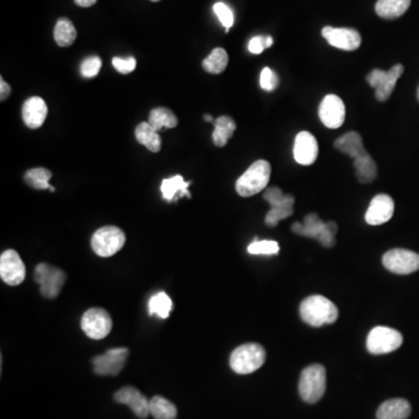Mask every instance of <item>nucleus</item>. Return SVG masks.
I'll return each mask as SVG.
<instances>
[{
	"mask_svg": "<svg viewBox=\"0 0 419 419\" xmlns=\"http://www.w3.org/2000/svg\"><path fill=\"white\" fill-rule=\"evenodd\" d=\"M299 314L303 321L314 327L325 324H333L337 321L339 312L334 303L324 296H309L301 303Z\"/></svg>",
	"mask_w": 419,
	"mask_h": 419,
	"instance_id": "nucleus-1",
	"label": "nucleus"
},
{
	"mask_svg": "<svg viewBox=\"0 0 419 419\" xmlns=\"http://www.w3.org/2000/svg\"><path fill=\"white\" fill-rule=\"evenodd\" d=\"M270 174V163L266 160H257L238 178L235 190L242 197H252L267 187Z\"/></svg>",
	"mask_w": 419,
	"mask_h": 419,
	"instance_id": "nucleus-2",
	"label": "nucleus"
},
{
	"mask_svg": "<svg viewBox=\"0 0 419 419\" xmlns=\"http://www.w3.org/2000/svg\"><path fill=\"white\" fill-rule=\"evenodd\" d=\"M266 358V349L260 343H244L233 351L229 366L237 374H252L264 366Z\"/></svg>",
	"mask_w": 419,
	"mask_h": 419,
	"instance_id": "nucleus-3",
	"label": "nucleus"
},
{
	"mask_svg": "<svg viewBox=\"0 0 419 419\" xmlns=\"http://www.w3.org/2000/svg\"><path fill=\"white\" fill-rule=\"evenodd\" d=\"M291 229L296 234L317 239L324 247H333L336 244L334 237L338 232L337 224L334 222H324L316 213H310L305 217L304 224L295 222Z\"/></svg>",
	"mask_w": 419,
	"mask_h": 419,
	"instance_id": "nucleus-4",
	"label": "nucleus"
},
{
	"mask_svg": "<svg viewBox=\"0 0 419 419\" xmlns=\"http://www.w3.org/2000/svg\"><path fill=\"white\" fill-rule=\"evenodd\" d=\"M299 395L306 403H317L326 390V371L318 363L309 366L299 378Z\"/></svg>",
	"mask_w": 419,
	"mask_h": 419,
	"instance_id": "nucleus-5",
	"label": "nucleus"
},
{
	"mask_svg": "<svg viewBox=\"0 0 419 419\" xmlns=\"http://www.w3.org/2000/svg\"><path fill=\"white\" fill-rule=\"evenodd\" d=\"M126 242V235L117 226H104L97 229L91 238V247L98 257L117 254Z\"/></svg>",
	"mask_w": 419,
	"mask_h": 419,
	"instance_id": "nucleus-6",
	"label": "nucleus"
},
{
	"mask_svg": "<svg viewBox=\"0 0 419 419\" xmlns=\"http://www.w3.org/2000/svg\"><path fill=\"white\" fill-rule=\"evenodd\" d=\"M34 279L40 284V294L46 299H54L60 295L67 275L60 268L40 264L35 268Z\"/></svg>",
	"mask_w": 419,
	"mask_h": 419,
	"instance_id": "nucleus-7",
	"label": "nucleus"
},
{
	"mask_svg": "<svg viewBox=\"0 0 419 419\" xmlns=\"http://www.w3.org/2000/svg\"><path fill=\"white\" fill-rule=\"evenodd\" d=\"M404 67L402 64H395L388 71L381 69H375L368 73L367 82L369 86L375 89V98L378 102H386L390 98L391 93L394 91L397 81L403 75Z\"/></svg>",
	"mask_w": 419,
	"mask_h": 419,
	"instance_id": "nucleus-8",
	"label": "nucleus"
},
{
	"mask_svg": "<svg viewBox=\"0 0 419 419\" xmlns=\"http://www.w3.org/2000/svg\"><path fill=\"white\" fill-rule=\"evenodd\" d=\"M402 343L403 336L398 331L387 326H376L367 337V349L375 356L388 354L400 348Z\"/></svg>",
	"mask_w": 419,
	"mask_h": 419,
	"instance_id": "nucleus-9",
	"label": "nucleus"
},
{
	"mask_svg": "<svg viewBox=\"0 0 419 419\" xmlns=\"http://www.w3.org/2000/svg\"><path fill=\"white\" fill-rule=\"evenodd\" d=\"M382 262L386 269L398 275H408L419 270V254L403 248L388 251Z\"/></svg>",
	"mask_w": 419,
	"mask_h": 419,
	"instance_id": "nucleus-10",
	"label": "nucleus"
},
{
	"mask_svg": "<svg viewBox=\"0 0 419 419\" xmlns=\"http://www.w3.org/2000/svg\"><path fill=\"white\" fill-rule=\"evenodd\" d=\"M81 327L91 339H104L112 330L111 316L102 308H91L83 314Z\"/></svg>",
	"mask_w": 419,
	"mask_h": 419,
	"instance_id": "nucleus-11",
	"label": "nucleus"
},
{
	"mask_svg": "<svg viewBox=\"0 0 419 419\" xmlns=\"http://www.w3.org/2000/svg\"><path fill=\"white\" fill-rule=\"evenodd\" d=\"M130 351L124 347L110 349L93 359V372L100 376H117L123 371Z\"/></svg>",
	"mask_w": 419,
	"mask_h": 419,
	"instance_id": "nucleus-12",
	"label": "nucleus"
},
{
	"mask_svg": "<svg viewBox=\"0 0 419 419\" xmlns=\"http://www.w3.org/2000/svg\"><path fill=\"white\" fill-rule=\"evenodd\" d=\"M319 119L325 128L337 130L345 123L346 108L343 99L336 95H325L318 110Z\"/></svg>",
	"mask_w": 419,
	"mask_h": 419,
	"instance_id": "nucleus-13",
	"label": "nucleus"
},
{
	"mask_svg": "<svg viewBox=\"0 0 419 419\" xmlns=\"http://www.w3.org/2000/svg\"><path fill=\"white\" fill-rule=\"evenodd\" d=\"M0 276L9 286H19L26 277V267L14 249H7L0 257Z\"/></svg>",
	"mask_w": 419,
	"mask_h": 419,
	"instance_id": "nucleus-14",
	"label": "nucleus"
},
{
	"mask_svg": "<svg viewBox=\"0 0 419 419\" xmlns=\"http://www.w3.org/2000/svg\"><path fill=\"white\" fill-rule=\"evenodd\" d=\"M321 35L332 47L343 51H356L361 46V35L353 29H336L326 26L321 31Z\"/></svg>",
	"mask_w": 419,
	"mask_h": 419,
	"instance_id": "nucleus-15",
	"label": "nucleus"
},
{
	"mask_svg": "<svg viewBox=\"0 0 419 419\" xmlns=\"http://www.w3.org/2000/svg\"><path fill=\"white\" fill-rule=\"evenodd\" d=\"M395 203L389 195H376L369 204L366 212L365 219L367 224L373 226L382 225L394 216Z\"/></svg>",
	"mask_w": 419,
	"mask_h": 419,
	"instance_id": "nucleus-16",
	"label": "nucleus"
},
{
	"mask_svg": "<svg viewBox=\"0 0 419 419\" xmlns=\"http://www.w3.org/2000/svg\"><path fill=\"white\" fill-rule=\"evenodd\" d=\"M317 139L310 132L303 130L297 134L294 143V159L302 165H310L316 162L318 157Z\"/></svg>",
	"mask_w": 419,
	"mask_h": 419,
	"instance_id": "nucleus-17",
	"label": "nucleus"
},
{
	"mask_svg": "<svg viewBox=\"0 0 419 419\" xmlns=\"http://www.w3.org/2000/svg\"><path fill=\"white\" fill-rule=\"evenodd\" d=\"M117 403L128 405L135 416L145 419L150 416V400L134 387L121 388L115 394Z\"/></svg>",
	"mask_w": 419,
	"mask_h": 419,
	"instance_id": "nucleus-18",
	"label": "nucleus"
},
{
	"mask_svg": "<svg viewBox=\"0 0 419 419\" xmlns=\"http://www.w3.org/2000/svg\"><path fill=\"white\" fill-rule=\"evenodd\" d=\"M48 115L47 104L40 97H31L23 105V119L27 128L36 130L45 124Z\"/></svg>",
	"mask_w": 419,
	"mask_h": 419,
	"instance_id": "nucleus-19",
	"label": "nucleus"
},
{
	"mask_svg": "<svg viewBox=\"0 0 419 419\" xmlns=\"http://www.w3.org/2000/svg\"><path fill=\"white\" fill-rule=\"evenodd\" d=\"M411 413V405L403 398L388 400L380 405L376 413L378 419H408Z\"/></svg>",
	"mask_w": 419,
	"mask_h": 419,
	"instance_id": "nucleus-20",
	"label": "nucleus"
},
{
	"mask_svg": "<svg viewBox=\"0 0 419 419\" xmlns=\"http://www.w3.org/2000/svg\"><path fill=\"white\" fill-rule=\"evenodd\" d=\"M334 147H336V150L346 154L354 160L367 154L361 135L358 132H348V133L343 134V137L336 140Z\"/></svg>",
	"mask_w": 419,
	"mask_h": 419,
	"instance_id": "nucleus-21",
	"label": "nucleus"
},
{
	"mask_svg": "<svg viewBox=\"0 0 419 419\" xmlns=\"http://www.w3.org/2000/svg\"><path fill=\"white\" fill-rule=\"evenodd\" d=\"M191 185V182H185L182 175H176L174 177L165 178L161 185V192L162 197L167 202H176L178 198L187 197L191 198V194L187 190V187Z\"/></svg>",
	"mask_w": 419,
	"mask_h": 419,
	"instance_id": "nucleus-22",
	"label": "nucleus"
},
{
	"mask_svg": "<svg viewBox=\"0 0 419 419\" xmlns=\"http://www.w3.org/2000/svg\"><path fill=\"white\" fill-rule=\"evenodd\" d=\"M411 0H378L375 12L383 19H396L409 10Z\"/></svg>",
	"mask_w": 419,
	"mask_h": 419,
	"instance_id": "nucleus-23",
	"label": "nucleus"
},
{
	"mask_svg": "<svg viewBox=\"0 0 419 419\" xmlns=\"http://www.w3.org/2000/svg\"><path fill=\"white\" fill-rule=\"evenodd\" d=\"M135 139L138 143L146 146L152 152H159L162 146V141L159 134L150 126L148 121H143L135 128Z\"/></svg>",
	"mask_w": 419,
	"mask_h": 419,
	"instance_id": "nucleus-24",
	"label": "nucleus"
},
{
	"mask_svg": "<svg viewBox=\"0 0 419 419\" xmlns=\"http://www.w3.org/2000/svg\"><path fill=\"white\" fill-rule=\"evenodd\" d=\"M214 130H213V143L217 147L226 146L229 140L232 138L234 130H237V124L232 118L227 115H222L214 120Z\"/></svg>",
	"mask_w": 419,
	"mask_h": 419,
	"instance_id": "nucleus-25",
	"label": "nucleus"
},
{
	"mask_svg": "<svg viewBox=\"0 0 419 419\" xmlns=\"http://www.w3.org/2000/svg\"><path fill=\"white\" fill-rule=\"evenodd\" d=\"M353 165L356 169V178L360 183H372L378 176V165L368 152L354 160Z\"/></svg>",
	"mask_w": 419,
	"mask_h": 419,
	"instance_id": "nucleus-26",
	"label": "nucleus"
},
{
	"mask_svg": "<svg viewBox=\"0 0 419 419\" xmlns=\"http://www.w3.org/2000/svg\"><path fill=\"white\" fill-rule=\"evenodd\" d=\"M148 123L156 132H160L165 128H176L178 119L169 108H157L150 111Z\"/></svg>",
	"mask_w": 419,
	"mask_h": 419,
	"instance_id": "nucleus-27",
	"label": "nucleus"
},
{
	"mask_svg": "<svg viewBox=\"0 0 419 419\" xmlns=\"http://www.w3.org/2000/svg\"><path fill=\"white\" fill-rule=\"evenodd\" d=\"M77 38V31L68 18H60L55 25L54 38L60 47H69Z\"/></svg>",
	"mask_w": 419,
	"mask_h": 419,
	"instance_id": "nucleus-28",
	"label": "nucleus"
},
{
	"mask_svg": "<svg viewBox=\"0 0 419 419\" xmlns=\"http://www.w3.org/2000/svg\"><path fill=\"white\" fill-rule=\"evenodd\" d=\"M150 413L155 419H176L177 408L162 396H154L150 400Z\"/></svg>",
	"mask_w": 419,
	"mask_h": 419,
	"instance_id": "nucleus-29",
	"label": "nucleus"
},
{
	"mask_svg": "<svg viewBox=\"0 0 419 419\" xmlns=\"http://www.w3.org/2000/svg\"><path fill=\"white\" fill-rule=\"evenodd\" d=\"M229 64V55L222 48H214L209 56L203 61V68L207 73L219 75Z\"/></svg>",
	"mask_w": 419,
	"mask_h": 419,
	"instance_id": "nucleus-30",
	"label": "nucleus"
},
{
	"mask_svg": "<svg viewBox=\"0 0 419 419\" xmlns=\"http://www.w3.org/2000/svg\"><path fill=\"white\" fill-rule=\"evenodd\" d=\"M51 170L46 168H33L29 169V172H26L24 180L26 183L31 187H34L36 190H46V189H51V185H49V180H51Z\"/></svg>",
	"mask_w": 419,
	"mask_h": 419,
	"instance_id": "nucleus-31",
	"label": "nucleus"
},
{
	"mask_svg": "<svg viewBox=\"0 0 419 419\" xmlns=\"http://www.w3.org/2000/svg\"><path fill=\"white\" fill-rule=\"evenodd\" d=\"M148 308H150V314L152 316V314H156L160 318L165 319V318L169 317V314L172 310V299L165 292H157L150 299Z\"/></svg>",
	"mask_w": 419,
	"mask_h": 419,
	"instance_id": "nucleus-32",
	"label": "nucleus"
},
{
	"mask_svg": "<svg viewBox=\"0 0 419 419\" xmlns=\"http://www.w3.org/2000/svg\"><path fill=\"white\" fill-rule=\"evenodd\" d=\"M264 198L270 204V207H294L295 204V198L291 195L283 194L277 187H267Z\"/></svg>",
	"mask_w": 419,
	"mask_h": 419,
	"instance_id": "nucleus-33",
	"label": "nucleus"
},
{
	"mask_svg": "<svg viewBox=\"0 0 419 419\" xmlns=\"http://www.w3.org/2000/svg\"><path fill=\"white\" fill-rule=\"evenodd\" d=\"M248 253L253 255L279 254V246L274 240H255L247 248Z\"/></svg>",
	"mask_w": 419,
	"mask_h": 419,
	"instance_id": "nucleus-34",
	"label": "nucleus"
},
{
	"mask_svg": "<svg viewBox=\"0 0 419 419\" xmlns=\"http://www.w3.org/2000/svg\"><path fill=\"white\" fill-rule=\"evenodd\" d=\"M213 11L216 13V16H218L220 23L225 27V32L229 33V29L234 24V16H233L232 10L226 4L219 1V3L214 4Z\"/></svg>",
	"mask_w": 419,
	"mask_h": 419,
	"instance_id": "nucleus-35",
	"label": "nucleus"
},
{
	"mask_svg": "<svg viewBox=\"0 0 419 419\" xmlns=\"http://www.w3.org/2000/svg\"><path fill=\"white\" fill-rule=\"evenodd\" d=\"M294 207H270L266 216V224L269 227L279 225V220L286 219L292 216Z\"/></svg>",
	"mask_w": 419,
	"mask_h": 419,
	"instance_id": "nucleus-36",
	"label": "nucleus"
},
{
	"mask_svg": "<svg viewBox=\"0 0 419 419\" xmlns=\"http://www.w3.org/2000/svg\"><path fill=\"white\" fill-rule=\"evenodd\" d=\"M102 68V60L98 56H90L83 61L81 64V73L86 78H93L97 76Z\"/></svg>",
	"mask_w": 419,
	"mask_h": 419,
	"instance_id": "nucleus-37",
	"label": "nucleus"
},
{
	"mask_svg": "<svg viewBox=\"0 0 419 419\" xmlns=\"http://www.w3.org/2000/svg\"><path fill=\"white\" fill-rule=\"evenodd\" d=\"M260 86L266 91H274L279 86V77L270 68H264L261 71Z\"/></svg>",
	"mask_w": 419,
	"mask_h": 419,
	"instance_id": "nucleus-38",
	"label": "nucleus"
},
{
	"mask_svg": "<svg viewBox=\"0 0 419 419\" xmlns=\"http://www.w3.org/2000/svg\"><path fill=\"white\" fill-rule=\"evenodd\" d=\"M112 64H113V67H115L117 71L126 75V73H132V71L135 70V68H137V60L133 56H130L128 58H113Z\"/></svg>",
	"mask_w": 419,
	"mask_h": 419,
	"instance_id": "nucleus-39",
	"label": "nucleus"
},
{
	"mask_svg": "<svg viewBox=\"0 0 419 419\" xmlns=\"http://www.w3.org/2000/svg\"><path fill=\"white\" fill-rule=\"evenodd\" d=\"M264 49H267V36L264 35L254 36L248 43V51H251L252 54H261Z\"/></svg>",
	"mask_w": 419,
	"mask_h": 419,
	"instance_id": "nucleus-40",
	"label": "nucleus"
},
{
	"mask_svg": "<svg viewBox=\"0 0 419 419\" xmlns=\"http://www.w3.org/2000/svg\"><path fill=\"white\" fill-rule=\"evenodd\" d=\"M0 89H1L0 90V100L4 102L11 95V86L3 78L0 80Z\"/></svg>",
	"mask_w": 419,
	"mask_h": 419,
	"instance_id": "nucleus-41",
	"label": "nucleus"
},
{
	"mask_svg": "<svg viewBox=\"0 0 419 419\" xmlns=\"http://www.w3.org/2000/svg\"><path fill=\"white\" fill-rule=\"evenodd\" d=\"M98 0H75V4L80 7H91L97 3Z\"/></svg>",
	"mask_w": 419,
	"mask_h": 419,
	"instance_id": "nucleus-42",
	"label": "nucleus"
},
{
	"mask_svg": "<svg viewBox=\"0 0 419 419\" xmlns=\"http://www.w3.org/2000/svg\"><path fill=\"white\" fill-rule=\"evenodd\" d=\"M204 120L207 121V123H214V120H213L212 115H204Z\"/></svg>",
	"mask_w": 419,
	"mask_h": 419,
	"instance_id": "nucleus-43",
	"label": "nucleus"
},
{
	"mask_svg": "<svg viewBox=\"0 0 419 419\" xmlns=\"http://www.w3.org/2000/svg\"><path fill=\"white\" fill-rule=\"evenodd\" d=\"M417 95H418V100H419V86H418V91H417Z\"/></svg>",
	"mask_w": 419,
	"mask_h": 419,
	"instance_id": "nucleus-44",
	"label": "nucleus"
},
{
	"mask_svg": "<svg viewBox=\"0 0 419 419\" xmlns=\"http://www.w3.org/2000/svg\"><path fill=\"white\" fill-rule=\"evenodd\" d=\"M150 1H154V3H156V1H160V0H150Z\"/></svg>",
	"mask_w": 419,
	"mask_h": 419,
	"instance_id": "nucleus-45",
	"label": "nucleus"
}]
</instances>
